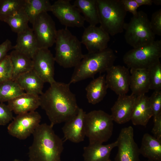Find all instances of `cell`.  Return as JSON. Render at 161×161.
<instances>
[{
  "label": "cell",
  "instance_id": "32",
  "mask_svg": "<svg viewBox=\"0 0 161 161\" xmlns=\"http://www.w3.org/2000/svg\"><path fill=\"white\" fill-rule=\"evenodd\" d=\"M150 83V89L161 91V64L157 61L148 69Z\"/></svg>",
  "mask_w": 161,
  "mask_h": 161
},
{
  "label": "cell",
  "instance_id": "37",
  "mask_svg": "<svg viewBox=\"0 0 161 161\" xmlns=\"http://www.w3.org/2000/svg\"><path fill=\"white\" fill-rule=\"evenodd\" d=\"M126 11L131 13L133 15L137 14L139 7L135 0H121Z\"/></svg>",
  "mask_w": 161,
  "mask_h": 161
},
{
  "label": "cell",
  "instance_id": "26",
  "mask_svg": "<svg viewBox=\"0 0 161 161\" xmlns=\"http://www.w3.org/2000/svg\"><path fill=\"white\" fill-rule=\"evenodd\" d=\"M13 67L12 80L33 69L32 59L26 55L13 49L9 55Z\"/></svg>",
  "mask_w": 161,
  "mask_h": 161
},
{
  "label": "cell",
  "instance_id": "20",
  "mask_svg": "<svg viewBox=\"0 0 161 161\" xmlns=\"http://www.w3.org/2000/svg\"><path fill=\"white\" fill-rule=\"evenodd\" d=\"M117 141L106 145L102 144H89L83 148V157L85 161H112L111 152L117 147Z\"/></svg>",
  "mask_w": 161,
  "mask_h": 161
},
{
  "label": "cell",
  "instance_id": "7",
  "mask_svg": "<svg viewBox=\"0 0 161 161\" xmlns=\"http://www.w3.org/2000/svg\"><path fill=\"white\" fill-rule=\"evenodd\" d=\"M125 38L126 42L133 48L150 43L155 40V35L152 32L150 21L146 13L138 11L128 23H125Z\"/></svg>",
  "mask_w": 161,
  "mask_h": 161
},
{
  "label": "cell",
  "instance_id": "2",
  "mask_svg": "<svg viewBox=\"0 0 161 161\" xmlns=\"http://www.w3.org/2000/svg\"><path fill=\"white\" fill-rule=\"evenodd\" d=\"M53 127L44 123L36 129L32 134V143L29 148L28 161H61L63 141Z\"/></svg>",
  "mask_w": 161,
  "mask_h": 161
},
{
  "label": "cell",
  "instance_id": "5",
  "mask_svg": "<svg viewBox=\"0 0 161 161\" xmlns=\"http://www.w3.org/2000/svg\"><path fill=\"white\" fill-rule=\"evenodd\" d=\"M100 26L110 35L122 32L127 14L121 0H97Z\"/></svg>",
  "mask_w": 161,
  "mask_h": 161
},
{
  "label": "cell",
  "instance_id": "13",
  "mask_svg": "<svg viewBox=\"0 0 161 161\" xmlns=\"http://www.w3.org/2000/svg\"><path fill=\"white\" fill-rule=\"evenodd\" d=\"M33 70L44 83L54 82V57L49 49H38L33 56Z\"/></svg>",
  "mask_w": 161,
  "mask_h": 161
},
{
  "label": "cell",
  "instance_id": "41",
  "mask_svg": "<svg viewBox=\"0 0 161 161\" xmlns=\"http://www.w3.org/2000/svg\"><path fill=\"white\" fill-rule=\"evenodd\" d=\"M153 3L157 5H160L161 4V0H153Z\"/></svg>",
  "mask_w": 161,
  "mask_h": 161
},
{
  "label": "cell",
  "instance_id": "40",
  "mask_svg": "<svg viewBox=\"0 0 161 161\" xmlns=\"http://www.w3.org/2000/svg\"><path fill=\"white\" fill-rule=\"evenodd\" d=\"M139 7L143 5H151L153 4V0H135Z\"/></svg>",
  "mask_w": 161,
  "mask_h": 161
},
{
  "label": "cell",
  "instance_id": "29",
  "mask_svg": "<svg viewBox=\"0 0 161 161\" xmlns=\"http://www.w3.org/2000/svg\"><path fill=\"white\" fill-rule=\"evenodd\" d=\"M25 93L12 79L0 83V102H8Z\"/></svg>",
  "mask_w": 161,
  "mask_h": 161
},
{
  "label": "cell",
  "instance_id": "8",
  "mask_svg": "<svg viewBox=\"0 0 161 161\" xmlns=\"http://www.w3.org/2000/svg\"><path fill=\"white\" fill-rule=\"evenodd\" d=\"M161 57V40H157L129 50L123 60L129 69H147Z\"/></svg>",
  "mask_w": 161,
  "mask_h": 161
},
{
  "label": "cell",
  "instance_id": "21",
  "mask_svg": "<svg viewBox=\"0 0 161 161\" xmlns=\"http://www.w3.org/2000/svg\"><path fill=\"white\" fill-rule=\"evenodd\" d=\"M16 44L12 49L23 53L32 59L39 49L32 30L29 27L17 34Z\"/></svg>",
  "mask_w": 161,
  "mask_h": 161
},
{
  "label": "cell",
  "instance_id": "16",
  "mask_svg": "<svg viewBox=\"0 0 161 161\" xmlns=\"http://www.w3.org/2000/svg\"><path fill=\"white\" fill-rule=\"evenodd\" d=\"M86 112L79 108L77 114L65 122L62 128L65 140L74 143L84 140L86 136L84 120Z\"/></svg>",
  "mask_w": 161,
  "mask_h": 161
},
{
  "label": "cell",
  "instance_id": "11",
  "mask_svg": "<svg viewBox=\"0 0 161 161\" xmlns=\"http://www.w3.org/2000/svg\"><path fill=\"white\" fill-rule=\"evenodd\" d=\"M69 0H58L52 4L51 12L66 27H81L85 20L79 11Z\"/></svg>",
  "mask_w": 161,
  "mask_h": 161
},
{
  "label": "cell",
  "instance_id": "27",
  "mask_svg": "<svg viewBox=\"0 0 161 161\" xmlns=\"http://www.w3.org/2000/svg\"><path fill=\"white\" fill-rule=\"evenodd\" d=\"M73 5L83 14L85 21L89 25L99 24L97 0H76Z\"/></svg>",
  "mask_w": 161,
  "mask_h": 161
},
{
  "label": "cell",
  "instance_id": "28",
  "mask_svg": "<svg viewBox=\"0 0 161 161\" xmlns=\"http://www.w3.org/2000/svg\"><path fill=\"white\" fill-rule=\"evenodd\" d=\"M52 5L48 0H25L24 10L32 24L41 13L51 11Z\"/></svg>",
  "mask_w": 161,
  "mask_h": 161
},
{
  "label": "cell",
  "instance_id": "4",
  "mask_svg": "<svg viewBox=\"0 0 161 161\" xmlns=\"http://www.w3.org/2000/svg\"><path fill=\"white\" fill-rule=\"evenodd\" d=\"M55 62L65 68L76 66L83 57L81 43L67 27L57 30Z\"/></svg>",
  "mask_w": 161,
  "mask_h": 161
},
{
  "label": "cell",
  "instance_id": "39",
  "mask_svg": "<svg viewBox=\"0 0 161 161\" xmlns=\"http://www.w3.org/2000/svg\"><path fill=\"white\" fill-rule=\"evenodd\" d=\"M12 47L11 41L8 39L0 44V61L7 55V52L12 49Z\"/></svg>",
  "mask_w": 161,
  "mask_h": 161
},
{
  "label": "cell",
  "instance_id": "42",
  "mask_svg": "<svg viewBox=\"0 0 161 161\" xmlns=\"http://www.w3.org/2000/svg\"><path fill=\"white\" fill-rule=\"evenodd\" d=\"M13 161H23L18 159H15L14 160H13Z\"/></svg>",
  "mask_w": 161,
  "mask_h": 161
},
{
  "label": "cell",
  "instance_id": "18",
  "mask_svg": "<svg viewBox=\"0 0 161 161\" xmlns=\"http://www.w3.org/2000/svg\"><path fill=\"white\" fill-rule=\"evenodd\" d=\"M39 96L25 92L8 102L7 105L17 115L34 111L40 106Z\"/></svg>",
  "mask_w": 161,
  "mask_h": 161
},
{
  "label": "cell",
  "instance_id": "43",
  "mask_svg": "<svg viewBox=\"0 0 161 161\" xmlns=\"http://www.w3.org/2000/svg\"><path fill=\"white\" fill-rule=\"evenodd\" d=\"M151 161V160H145V161Z\"/></svg>",
  "mask_w": 161,
  "mask_h": 161
},
{
  "label": "cell",
  "instance_id": "38",
  "mask_svg": "<svg viewBox=\"0 0 161 161\" xmlns=\"http://www.w3.org/2000/svg\"><path fill=\"white\" fill-rule=\"evenodd\" d=\"M154 126L151 131L154 136L161 140V114L154 120Z\"/></svg>",
  "mask_w": 161,
  "mask_h": 161
},
{
  "label": "cell",
  "instance_id": "15",
  "mask_svg": "<svg viewBox=\"0 0 161 161\" xmlns=\"http://www.w3.org/2000/svg\"><path fill=\"white\" fill-rule=\"evenodd\" d=\"M110 40V35L100 26L89 25L85 28L80 42L88 52H93L107 48Z\"/></svg>",
  "mask_w": 161,
  "mask_h": 161
},
{
  "label": "cell",
  "instance_id": "12",
  "mask_svg": "<svg viewBox=\"0 0 161 161\" xmlns=\"http://www.w3.org/2000/svg\"><path fill=\"white\" fill-rule=\"evenodd\" d=\"M134 136L131 126L122 129L117 140L118 151L114 161H140L139 148Z\"/></svg>",
  "mask_w": 161,
  "mask_h": 161
},
{
  "label": "cell",
  "instance_id": "10",
  "mask_svg": "<svg viewBox=\"0 0 161 161\" xmlns=\"http://www.w3.org/2000/svg\"><path fill=\"white\" fill-rule=\"evenodd\" d=\"M41 116L35 111L17 115L7 127L8 133L20 140L30 136L40 124Z\"/></svg>",
  "mask_w": 161,
  "mask_h": 161
},
{
  "label": "cell",
  "instance_id": "17",
  "mask_svg": "<svg viewBox=\"0 0 161 161\" xmlns=\"http://www.w3.org/2000/svg\"><path fill=\"white\" fill-rule=\"evenodd\" d=\"M136 97L132 94L118 95L111 108V115L113 121L119 124H123L131 120Z\"/></svg>",
  "mask_w": 161,
  "mask_h": 161
},
{
  "label": "cell",
  "instance_id": "36",
  "mask_svg": "<svg viewBox=\"0 0 161 161\" xmlns=\"http://www.w3.org/2000/svg\"><path fill=\"white\" fill-rule=\"evenodd\" d=\"M150 21L151 29L155 35H161V9L154 13Z\"/></svg>",
  "mask_w": 161,
  "mask_h": 161
},
{
  "label": "cell",
  "instance_id": "23",
  "mask_svg": "<svg viewBox=\"0 0 161 161\" xmlns=\"http://www.w3.org/2000/svg\"><path fill=\"white\" fill-rule=\"evenodd\" d=\"M15 80L26 93L40 95L44 83L32 70L18 76Z\"/></svg>",
  "mask_w": 161,
  "mask_h": 161
},
{
  "label": "cell",
  "instance_id": "9",
  "mask_svg": "<svg viewBox=\"0 0 161 161\" xmlns=\"http://www.w3.org/2000/svg\"><path fill=\"white\" fill-rule=\"evenodd\" d=\"M32 25L39 49H49L55 44L57 30L55 22L47 12L40 14Z\"/></svg>",
  "mask_w": 161,
  "mask_h": 161
},
{
  "label": "cell",
  "instance_id": "14",
  "mask_svg": "<svg viewBox=\"0 0 161 161\" xmlns=\"http://www.w3.org/2000/svg\"><path fill=\"white\" fill-rule=\"evenodd\" d=\"M106 83L108 88L118 95H126L129 90L130 74L124 66L113 65L106 71Z\"/></svg>",
  "mask_w": 161,
  "mask_h": 161
},
{
  "label": "cell",
  "instance_id": "31",
  "mask_svg": "<svg viewBox=\"0 0 161 161\" xmlns=\"http://www.w3.org/2000/svg\"><path fill=\"white\" fill-rule=\"evenodd\" d=\"M25 0H0V20L9 17L24 9Z\"/></svg>",
  "mask_w": 161,
  "mask_h": 161
},
{
  "label": "cell",
  "instance_id": "3",
  "mask_svg": "<svg viewBox=\"0 0 161 161\" xmlns=\"http://www.w3.org/2000/svg\"><path fill=\"white\" fill-rule=\"evenodd\" d=\"M116 57L113 50L107 48L102 50L84 54L74 68L69 83L70 84L94 78L97 73L106 71L114 65Z\"/></svg>",
  "mask_w": 161,
  "mask_h": 161
},
{
  "label": "cell",
  "instance_id": "35",
  "mask_svg": "<svg viewBox=\"0 0 161 161\" xmlns=\"http://www.w3.org/2000/svg\"><path fill=\"white\" fill-rule=\"evenodd\" d=\"M12 112L7 105L0 103V125H6L13 119Z\"/></svg>",
  "mask_w": 161,
  "mask_h": 161
},
{
  "label": "cell",
  "instance_id": "6",
  "mask_svg": "<svg viewBox=\"0 0 161 161\" xmlns=\"http://www.w3.org/2000/svg\"><path fill=\"white\" fill-rule=\"evenodd\" d=\"M113 121L111 114L101 110L86 113L85 134L89 138V144H102L107 141L112 134Z\"/></svg>",
  "mask_w": 161,
  "mask_h": 161
},
{
  "label": "cell",
  "instance_id": "34",
  "mask_svg": "<svg viewBox=\"0 0 161 161\" xmlns=\"http://www.w3.org/2000/svg\"><path fill=\"white\" fill-rule=\"evenodd\" d=\"M148 101L154 120L161 114V91H154L148 97Z\"/></svg>",
  "mask_w": 161,
  "mask_h": 161
},
{
  "label": "cell",
  "instance_id": "25",
  "mask_svg": "<svg viewBox=\"0 0 161 161\" xmlns=\"http://www.w3.org/2000/svg\"><path fill=\"white\" fill-rule=\"evenodd\" d=\"M108 88L105 75L94 79L85 89L88 102L95 105L101 101L106 95Z\"/></svg>",
  "mask_w": 161,
  "mask_h": 161
},
{
  "label": "cell",
  "instance_id": "30",
  "mask_svg": "<svg viewBox=\"0 0 161 161\" xmlns=\"http://www.w3.org/2000/svg\"><path fill=\"white\" fill-rule=\"evenodd\" d=\"M4 22L10 26L13 32L17 34L26 30L29 27V19L24 8L7 18Z\"/></svg>",
  "mask_w": 161,
  "mask_h": 161
},
{
  "label": "cell",
  "instance_id": "19",
  "mask_svg": "<svg viewBox=\"0 0 161 161\" xmlns=\"http://www.w3.org/2000/svg\"><path fill=\"white\" fill-rule=\"evenodd\" d=\"M153 117L148 97L145 95L137 96L133 109L131 120L134 125L146 126Z\"/></svg>",
  "mask_w": 161,
  "mask_h": 161
},
{
  "label": "cell",
  "instance_id": "24",
  "mask_svg": "<svg viewBox=\"0 0 161 161\" xmlns=\"http://www.w3.org/2000/svg\"><path fill=\"white\" fill-rule=\"evenodd\" d=\"M139 149L140 154L148 160L161 161V140L145 133L143 136Z\"/></svg>",
  "mask_w": 161,
  "mask_h": 161
},
{
  "label": "cell",
  "instance_id": "1",
  "mask_svg": "<svg viewBox=\"0 0 161 161\" xmlns=\"http://www.w3.org/2000/svg\"><path fill=\"white\" fill-rule=\"evenodd\" d=\"M70 84L55 81L39 95L40 105L50 121V125L65 122L77 114L79 109Z\"/></svg>",
  "mask_w": 161,
  "mask_h": 161
},
{
  "label": "cell",
  "instance_id": "33",
  "mask_svg": "<svg viewBox=\"0 0 161 161\" xmlns=\"http://www.w3.org/2000/svg\"><path fill=\"white\" fill-rule=\"evenodd\" d=\"M13 67L9 55L0 61V83L12 79Z\"/></svg>",
  "mask_w": 161,
  "mask_h": 161
},
{
  "label": "cell",
  "instance_id": "22",
  "mask_svg": "<svg viewBox=\"0 0 161 161\" xmlns=\"http://www.w3.org/2000/svg\"><path fill=\"white\" fill-rule=\"evenodd\" d=\"M130 72L131 94L137 96L145 95L150 90L148 69H131Z\"/></svg>",
  "mask_w": 161,
  "mask_h": 161
}]
</instances>
